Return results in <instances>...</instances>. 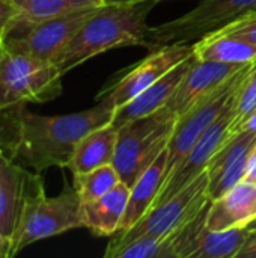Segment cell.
<instances>
[{"instance_id": "cell-1", "label": "cell", "mask_w": 256, "mask_h": 258, "mask_svg": "<svg viewBox=\"0 0 256 258\" xmlns=\"http://www.w3.org/2000/svg\"><path fill=\"white\" fill-rule=\"evenodd\" d=\"M6 112L2 115L6 139H2L0 148L15 163L41 174L53 166L68 168L78 142L92 130L110 124L116 107L104 95L97 106L77 113L44 116L23 106Z\"/></svg>"}, {"instance_id": "cell-2", "label": "cell", "mask_w": 256, "mask_h": 258, "mask_svg": "<svg viewBox=\"0 0 256 258\" xmlns=\"http://www.w3.org/2000/svg\"><path fill=\"white\" fill-rule=\"evenodd\" d=\"M149 0L130 5H101L51 60L63 74L91 57L116 47L145 45Z\"/></svg>"}, {"instance_id": "cell-3", "label": "cell", "mask_w": 256, "mask_h": 258, "mask_svg": "<svg viewBox=\"0 0 256 258\" xmlns=\"http://www.w3.org/2000/svg\"><path fill=\"white\" fill-rule=\"evenodd\" d=\"M83 228L81 200L72 186L65 183L63 190L53 198L45 195L41 174L33 172L29 180L20 218L11 237V257L26 246L59 236L62 233Z\"/></svg>"}, {"instance_id": "cell-4", "label": "cell", "mask_w": 256, "mask_h": 258, "mask_svg": "<svg viewBox=\"0 0 256 258\" xmlns=\"http://www.w3.org/2000/svg\"><path fill=\"white\" fill-rule=\"evenodd\" d=\"M177 119L178 115L166 106L118 128L112 165L116 168L121 181L131 187L143 171L167 148Z\"/></svg>"}, {"instance_id": "cell-5", "label": "cell", "mask_w": 256, "mask_h": 258, "mask_svg": "<svg viewBox=\"0 0 256 258\" xmlns=\"http://www.w3.org/2000/svg\"><path fill=\"white\" fill-rule=\"evenodd\" d=\"M63 73L48 60L0 48V112L47 103L62 94Z\"/></svg>"}, {"instance_id": "cell-6", "label": "cell", "mask_w": 256, "mask_h": 258, "mask_svg": "<svg viewBox=\"0 0 256 258\" xmlns=\"http://www.w3.org/2000/svg\"><path fill=\"white\" fill-rule=\"evenodd\" d=\"M256 11V0H202L190 12L158 26H149L145 47L190 44L226 26L244 12Z\"/></svg>"}, {"instance_id": "cell-7", "label": "cell", "mask_w": 256, "mask_h": 258, "mask_svg": "<svg viewBox=\"0 0 256 258\" xmlns=\"http://www.w3.org/2000/svg\"><path fill=\"white\" fill-rule=\"evenodd\" d=\"M252 65L253 62L246 65L241 71H238L235 76L228 79L208 95L196 101L187 112L178 116L167 145L166 178L195 147L199 138L211 127V124L234 103L235 94Z\"/></svg>"}, {"instance_id": "cell-8", "label": "cell", "mask_w": 256, "mask_h": 258, "mask_svg": "<svg viewBox=\"0 0 256 258\" xmlns=\"http://www.w3.org/2000/svg\"><path fill=\"white\" fill-rule=\"evenodd\" d=\"M210 201L208 175L205 171L170 200L152 207L134 227L125 233H121L115 240H112L107 249L121 246L143 236L158 239L177 236L178 231L186 227Z\"/></svg>"}, {"instance_id": "cell-9", "label": "cell", "mask_w": 256, "mask_h": 258, "mask_svg": "<svg viewBox=\"0 0 256 258\" xmlns=\"http://www.w3.org/2000/svg\"><path fill=\"white\" fill-rule=\"evenodd\" d=\"M97 8L98 6L81 9L38 24L15 26L2 38V47L51 62L81 29Z\"/></svg>"}, {"instance_id": "cell-10", "label": "cell", "mask_w": 256, "mask_h": 258, "mask_svg": "<svg viewBox=\"0 0 256 258\" xmlns=\"http://www.w3.org/2000/svg\"><path fill=\"white\" fill-rule=\"evenodd\" d=\"M193 54V44H169L151 50L143 60L125 71L122 77H119L110 88H106L98 98L104 95L109 97L118 110Z\"/></svg>"}, {"instance_id": "cell-11", "label": "cell", "mask_w": 256, "mask_h": 258, "mask_svg": "<svg viewBox=\"0 0 256 258\" xmlns=\"http://www.w3.org/2000/svg\"><path fill=\"white\" fill-rule=\"evenodd\" d=\"M211 201L174 239L175 258H237L250 236L246 227L213 231L207 228Z\"/></svg>"}, {"instance_id": "cell-12", "label": "cell", "mask_w": 256, "mask_h": 258, "mask_svg": "<svg viewBox=\"0 0 256 258\" xmlns=\"http://www.w3.org/2000/svg\"><path fill=\"white\" fill-rule=\"evenodd\" d=\"M234 104V103H232ZM232 104L211 124V127L199 138L195 147L186 154V157L175 166V169L164 180L160 194L157 195L152 207L170 200L201 174L205 172L210 160L223 145L228 138V127L232 118ZM151 207V209H152Z\"/></svg>"}, {"instance_id": "cell-13", "label": "cell", "mask_w": 256, "mask_h": 258, "mask_svg": "<svg viewBox=\"0 0 256 258\" xmlns=\"http://www.w3.org/2000/svg\"><path fill=\"white\" fill-rule=\"evenodd\" d=\"M255 145V130H241L223 142L205 169L208 175V197L211 201L223 197L246 178L249 156Z\"/></svg>"}, {"instance_id": "cell-14", "label": "cell", "mask_w": 256, "mask_h": 258, "mask_svg": "<svg viewBox=\"0 0 256 258\" xmlns=\"http://www.w3.org/2000/svg\"><path fill=\"white\" fill-rule=\"evenodd\" d=\"M249 63H225L199 60L192 57V62L183 76L175 94L167 103V107L178 116L187 112L196 101L208 95L217 86L225 83L228 79L235 76Z\"/></svg>"}, {"instance_id": "cell-15", "label": "cell", "mask_w": 256, "mask_h": 258, "mask_svg": "<svg viewBox=\"0 0 256 258\" xmlns=\"http://www.w3.org/2000/svg\"><path fill=\"white\" fill-rule=\"evenodd\" d=\"M256 216V183L244 178L223 197L211 201L207 228L213 231L246 227Z\"/></svg>"}, {"instance_id": "cell-16", "label": "cell", "mask_w": 256, "mask_h": 258, "mask_svg": "<svg viewBox=\"0 0 256 258\" xmlns=\"http://www.w3.org/2000/svg\"><path fill=\"white\" fill-rule=\"evenodd\" d=\"M30 175L0 148V233L9 239L17 227Z\"/></svg>"}, {"instance_id": "cell-17", "label": "cell", "mask_w": 256, "mask_h": 258, "mask_svg": "<svg viewBox=\"0 0 256 258\" xmlns=\"http://www.w3.org/2000/svg\"><path fill=\"white\" fill-rule=\"evenodd\" d=\"M192 57H189L187 60H184L183 63L175 67L172 71H169L166 76H163L154 85H151L149 88L142 91L139 95H136L131 101H128L127 104L119 107L115 113L112 124H115L119 128L125 122L148 116V115L166 107L169 100L175 94L183 76L186 74L190 62H192Z\"/></svg>"}, {"instance_id": "cell-18", "label": "cell", "mask_w": 256, "mask_h": 258, "mask_svg": "<svg viewBox=\"0 0 256 258\" xmlns=\"http://www.w3.org/2000/svg\"><path fill=\"white\" fill-rule=\"evenodd\" d=\"M128 198L130 186L121 181L106 195L89 203H81L83 228H88L97 237H107L119 233Z\"/></svg>"}, {"instance_id": "cell-19", "label": "cell", "mask_w": 256, "mask_h": 258, "mask_svg": "<svg viewBox=\"0 0 256 258\" xmlns=\"http://www.w3.org/2000/svg\"><path fill=\"white\" fill-rule=\"evenodd\" d=\"M166 163L167 148L143 171V174L130 187V198L121 222L119 233L128 231L151 210L166 180Z\"/></svg>"}, {"instance_id": "cell-20", "label": "cell", "mask_w": 256, "mask_h": 258, "mask_svg": "<svg viewBox=\"0 0 256 258\" xmlns=\"http://www.w3.org/2000/svg\"><path fill=\"white\" fill-rule=\"evenodd\" d=\"M118 141V127L106 124L88 133L77 145L68 169L72 174H83L113 162Z\"/></svg>"}, {"instance_id": "cell-21", "label": "cell", "mask_w": 256, "mask_h": 258, "mask_svg": "<svg viewBox=\"0 0 256 258\" xmlns=\"http://www.w3.org/2000/svg\"><path fill=\"white\" fill-rule=\"evenodd\" d=\"M195 57L199 60L225 63H252L256 60V45L235 36L213 32L193 42Z\"/></svg>"}, {"instance_id": "cell-22", "label": "cell", "mask_w": 256, "mask_h": 258, "mask_svg": "<svg viewBox=\"0 0 256 258\" xmlns=\"http://www.w3.org/2000/svg\"><path fill=\"white\" fill-rule=\"evenodd\" d=\"M11 2L17 9V17L14 20L12 27L38 24L81 9L103 5L101 0H11Z\"/></svg>"}, {"instance_id": "cell-23", "label": "cell", "mask_w": 256, "mask_h": 258, "mask_svg": "<svg viewBox=\"0 0 256 258\" xmlns=\"http://www.w3.org/2000/svg\"><path fill=\"white\" fill-rule=\"evenodd\" d=\"M119 183L121 177L112 163L98 166L83 174H74L72 181L81 203H89L106 195Z\"/></svg>"}, {"instance_id": "cell-24", "label": "cell", "mask_w": 256, "mask_h": 258, "mask_svg": "<svg viewBox=\"0 0 256 258\" xmlns=\"http://www.w3.org/2000/svg\"><path fill=\"white\" fill-rule=\"evenodd\" d=\"M174 239H158V237H137L121 246L107 249L106 258H175Z\"/></svg>"}, {"instance_id": "cell-25", "label": "cell", "mask_w": 256, "mask_h": 258, "mask_svg": "<svg viewBox=\"0 0 256 258\" xmlns=\"http://www.w3.org/2000/svg\"><path fill=\"white\" fill-rule=\"evenodd\" d=\"M256 109V60L243 79L232 104V118L228 127V138L238 133L243 121Z\"/></svg>"}, {"instance_id": "cell-26", "label": "cell", "mask_w": 256, "mask_h": 258, "mask_svg": "<svg viewBox=\"0 0 256 258\" xmlns=\"http://www.w3.org/2000/svg\"><path fill=\"white\" fill-rule=\"evenodd\" d=\"M216 32L223 33V35L240 36L249 41L250 44L256 45V11L244 12L243 15L237 17L235 20H232L231 23H228L226 26L220 27Z\"/></svg>"}, {"instance_id": "cell-27", "label": "cell", "mask_w": 256, "mask_h": 258, "mask_svg": "<svg viewBox=\"0 0 256 258\" xmlns=\"http://www.w3.org/2000/svg\"><path fill=\"white\" fill-rule=\"evenodd\" d=\"M17 17V9L11 0H0V39L9 32Z\"/></svg>"}, {"instance_id": "cell-28", "label": "cell", "mask_w": 256, "mask_h": 258, "mask_svg": "<svg viewBox=\"0 0 256 258\" xmlns=\"http://www.w3.org/2000/svg\"><path fill=\"white\" fill-rule=\"evenodd\" d=\"M237 258H256V231L250 233L249 239L246 240Z\"/></svg>"}, {"instance_id": "cell-29", "label": "cell", "mask_w": 256, "mask_h": 258, "mask_svg": "<svg viewBox=\"0 0 256 258\" xmlns=\"http://www.w3.org/2000/svg\"><path fill=\"white\" fill-rule=\"evenodd\" d=\"M246 178L250 181L256 183V145L252 150L250 156H249V162H247V172H246Z\"/></svg>"}, {"instance_id": "cell-30", "label": "cell", "mask_w": 256, "mask_h": 258, "mask_svg": "<svg viewBox=\"0 0 256 258\" xmlns=\"http://www.w3.org/2000/svg\"><path fill=\"white\" fill-rule=\"evenodd\" d=\"M0 258H11V239L0 233Z\"/></svg>"}, {"instance_id": "cell-31", "label": "cell", "mask_w": 256, "mask_h": 258, "mask_svg": "<svg viewBox=\"0 0 256 258\" xmlns=\"http://www.w3.org/2000/svg\"><path fill=\"white\" fill-rule=\"evenodd\" d=\"M241 130H255L256 132V109L243 121L238 132H241Z\"/></svg>"}, {"instance_id": "cell-32", "label": "cell", "mask_w": 256, "mask_h": 258, "mask_svg": "<svg viewBox=\"0 0 256 258\" xmlns=\"http://www.w3.org/2000/svg\"><path fill=\"white\" fill-rule=\"evenodd\" d=\"M145 0H101L103 5H130V3H139Z\"/></svg>"}, {"instance_id": "cell-33", "label": "cell", "mask_w": 256, "mask_h": 258, "mask_svg": "<svg viewBox=\"0 0 256 258\" xmlns=\"http://www.w3.org/2000/svg\"><path fill=\"white\" fill-rule=\"evenodd\" d=\"M246 228H247V231H250V233L256 231V216H253V218L246 224Z\"/></svg>"}, {"instance_id": "cell-34", "label": "cell", "mask_w": 256, "mask_h": 258, "mask_svg": "<svg viewBox=\"0 0 256 258\" xmlns=\"http://www.w3.org/2000/svg\"><path fill=\"white\" fill-rule=\"evenodd\" d=\"M0 45H2V39H0Z\"/></svg>"}, {"instance_id": "cell-35", "label": "cell", "mask_w": 256, "mask_h": 258, "mask_svg": "<svg viewBox=\"0 0 256 258\" xmlns=\"http://www.w3.org/2000/svg\"><path fill=\"white\" fill-rule=\"evenodd\" d=\"M0 48H2V45H0Z\"/></svg>"}]
</instances>
